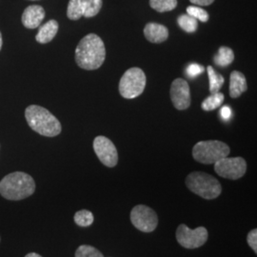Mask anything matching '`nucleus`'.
Returning <instances> with one entry per match:
<instances>
[{
  "instance_id": "obj_1",
  "label": "nucleus",
  "mask_w": 257,
  "mask_h": 257,
  "mask_svg": "<svg viewBox=\"0 0 257 257\" xmlns=\"http://www.w3.org/2000/svg\"><path fill=\"white\" fill-rule=\"evenodd\" d=\"M106 58V48L101 38L95 34L83 37L75 49V62L87 71L97 70Z\"/></svg>"
},
{
  "instance_id": "obj_2",
  "label": "nucleus",
  "mask_w": 257,
  "mask_h": 257,
  "mask_svg": "<svg viewBox=\"0 0 257 257\" xmlns=\"http://www.w3.org/2000/svg\"><path fill=\"white\" fill-rule=\"evenodd\" d=\"M36 191V183L31 175L23 172H15L6 175L0 181V194L8 200L25 199Z\"/></svg>"
},
{
  "instance_id": "obj_3",
  "label": "nucleus",
  "mask_w": 257,
  "mask_h": 257,
  "mask_svg": "<svg viewBox=\"0 0 257 257\" xmlns=\"http://www.w3.org/2000/svg\"><path fill=\"white\" fill-rule=\"evenodd\" d=\"M25 117L28 125L40 136L55 138L61 133L62 127L59 120L41 106H29L25 110Z\"/></svg>"
},
{
  "instance_id": "obj_4",
  "label": "nucleus",
  "mask_w": 257,
  "mask_h": 257,
  "mask_svg": "<svg viewBox=\"0 0 257 257\" xmlns=\"http://www.w3.org/2000/svg\"><path fill=\"white\" fill-rule=\"evenodd\" d=\"M186 185L192 193L207 200L217 198L222 193L220 182L212 175L193 172L187 176Z\"/></svg>"
},
{
  "instance_id": "obj_5",
  "label": "nucleus",
  "mask_w": 257,
  "mask_h": 257,
  "mask_svg": "<svg viewBox=\"0 0 257 257\" xmlns=\"http://www.w3.org/2000/svg\"><path fill=\"white\" fill-rule=\"evenodd\" d=\"M230 149L226 143L218 140L200 141L193 148V157L202 164H214L230 155Z\"/></svg>"
},
{
  "instance_id": "obj_6",
  "label": "nucleus",
  "mask_w": 257,
  "mask_h": 257,
  "mask_svg": "<svg viewBox=\"0 0 257 257\" xmlns=\"http://www.w3.org/2000/svg\"><path fill=\"white\" fill-rule=\"evenodd\" d=\"M146 74L138 67L128 69L119 81V92L122 97L133 99L142 94L146 87Z\"/></svg>"
},
{
  "instance_id": "obj_7",
  "label": "nucleus",
  "mask_w": 257,
  "mask_h": 257,
  "mask_svg": "<svg viewBox=\"0 0 257 257\" xmlns=\"http://www.w3.org/2000/svg\"><path fill=\"white\" fill-rule=\"evenodd\" d=\"M175 237L179 245L188 249L200 248L209 238V232L205 227H198L194 230L187 225L180 224L177 227Z\"/></svg>"
},
{
  "instance_id": "obj_8",
  "label": "nucleus",
  "mask_w": 257,
  "mask_h": 257,
  "mask_svg": "<svg viewBox=\"0 0 257 257\" xmlns=\"http://www.w3.org/2000/svg\"><path fill=\"white\" fill-rule=\"evenodd\" d=\"M217 175L230 180H237L246 174L247 162L243 157H224L214 163Z\"/></svg>"
},
{
  "instance_id": "obj_9",
  "label": "nucleus",
  "mask_w": 257,
  "mask_h": 257,
  "mask_svg": "<svg viewBox=\"0 0 257 257\" xmlns=\"http://www.w3.org/2000/svg\"><path fill=\"white\" fill-rule=\"evenodd\" d=\"M133 225L143 232H152L158 225V216L155 210L146 205H138L131 211Z\"/></svg>"
},
{
  "instance_id": "obj_10",
  "label": "nucleus",
  "mask_w": 257,
  "mask_h": 257,
  "mask_svg": "<svg viewBox=\"0 0 257 257\" xmlns=\"http://www.w3.org/2000/svg\"><path fill=\"white\" fill-rule=\"evenodd\" d=\"M93 151L103 165L113 168L117 165L118 154L116 147L109 138L103 136L96 137L93 140Z\"/></svg>"
},
{
  "instance_id": "obj_11",
  "label": "nucleus",
  "mask_w": 257,
  "mask_h": 257,
  "mask_svg": "<svg viewBox=\"0 0 257 257\" xmlns=\"http://www.w3.org/2000/svg\"><path fill=\"white\" fill-rule=\"evenodd\" d=\"M171 99L175 109L186 110L191 105V92L190 86L182 78L175 79L171 86Z\"/></svg>"
},
{
  "instance_id": "obj_12",
  "label": "nucleus",
  "mask_w": 257,
  "mask_h": 257,
  "mask_svg": "<svg viewBox=\"0 0 257 257\" xmlns=\"http://www.w3.org/2000/svg\"><path fill=\"white\" fill-rule=\"evenodd\" d=\"M45 18V10L39 5H32L27 7L22 15V24L27 29L39 27Z\"/></svg>"
},
{
  "instance_id": "obj_13",
  "label": "nucleus",
  "mask_w": 257,
  "mask_h": 257,
  "mask_svg": "<svg viewBox=\"0 0 257 257\" xmlns=\"http://www.w3.org/2000/svg\"><path fill=\"white\" fill-rule=\"evenodd\" d=\"M144 36L152 43H162L169 37V30L158 23H148L144 28Z\"/></svg>"
},
{
  "instance_id": "obj_14",
  "label": "nucleus",
  "mask_w": 257,
  "mask_h": 257,
  "mask_svg": "<svg viewBox=\"0 0 257 257\" xmlns=\"http://www.w3.org/2000/svg\"><path fill=\"white\" fill-rule=\"evenodd\" d=\"M248 89L245 75L238 71H233L230 76V95L232 98H237Z\"/></svg>"
},
{
  "instance_id": "obj_15",
  "label": "nucleus",
  "mask_w": 257,
  "mask_h": 257,
  "mask_svg": "<svg viewBox=\"0 0 257 257\" xmlns=\"http://www.w3.org/2000/svg\"><path fill=\"white\" fill-rule=\"evenodd\" d=\"M58 22L56 20H50L44 25H42L39 28L38 33H37V42L41 44H46L51 42L55 38L57 32H58Z\"/></svg>"
},
{
  "instance_id": "obj_16",
  "label": "nucleus",
  "mask_w": 257,
  "mask_h": 257,
  "mask_svg": "<svg viewBox=\"0 0 257 257\" xmlns=\"http://www.w3.org/2000/svg\"><path fill=\"white\" fill-rule=\"evenodd\" d=\"M234 60V54L229 47H220L218 54L214 56V63L220 67H226L231 64Z\"/></svg>"
},
{
  "instance_id": "obj_17",
  "label": "nucleus",
  "mask_w": 257,
  "mask_h": 257,
  "mask_svg": "<svg viewBox=\"0 0 257 257\" xmlns=\"http://www.w3.org/2000/svg\"><path fill=\"white\" fill-rule=\"evenodd\" d=\"M84 15V0H70L67 9V17L71 20H78Z\"/></svg>"
},
{
  "instance_id": "obj_18",
  "label": "nucleus",
  "mask_w": 257,
  "mask_h": 257,
  "mask_svg": "<svg viewBox=\"0 0 257 257\" xmlns=\"http://www.w3.org/2000/svg\"><path fill=\"white\" fill-rule=\"evenodd\" d=\"M207 72H208V76L210 80V92L211 93L219 92L223 84L225 82L223 75L216 73L211 66H209L207 68Z\"/></svg>"
},
{
  "instance_id": "obj_19",
  "label": "nucleus",
  "mask_w": 257,
  "mask_h": 257,
  "mask_svg": "<svg viewBox=\"0 0 257 257\" xmlns=\"http://www.w3.org/2000/svg\"><path fill=\"white\" fill-rule=\"evenodd\" d=\"M225 99V96L223 93L221 92H215V93H211L209 97H207L204 101L202 102V109L207 111L210 110H215L218 107H220L222 103Z\"/></svg>"
},
{
  "instance_id": "obj_20",
  "label": "nucleus",
  "mask_w": 257,
  "mask_h": 257,
  "mask_svg": "<svg viewBox=\"0 0 257 257\" xmlns=\"http://www.w3.org/2000/svg\"><path fill=\"white\" fill-rule=\"evenodd\" d=\"M102 8V0H84V15L86 19L95 17Z\"/></svg>"
},
{
  "instance_id": "obj_21",
  "label": "nucleus",
  "mask_w": 257,
  "mask_h": 257,
  "mask_svg": "<svg viewBox=\"0 0 257 257\" xmlns=\"http://www.w3.org/2000/svg\"><path fill=\"white\" fill-rule=\"evenodd\" d=\"M177 22H178V25L180 26V28L186 33H189V34H193L198 28L197 20L193 19L189 15L180 16L177 19Z\"/></svg>"
},
{
  "instance_id": "obj_22",
  "label": "nucleus",
  "mask_w": 257,
  "mask_h": 257,
  "mask_svg": "<svg viewBox=\"0 0 257 257\" xmlns=\"http://www.w3.org/2000/svg\"><path fill=\"white\" fill-rule=\"evenodd\" d=\"M150 5L156 12L165 13L176 8L177 0H150Z\"/></svg>"
},
{
  "instance_id": "obj_23",
  "label": "nucleus",
  "mask_w": 257,
  "mask_h": 257,
  "mask_svg": "<svg viewBox=\"0 0 257 257\" xmlns=\"http://www.w3.org/2000/svg\"><path fill=\"white\" fill-rule=\"evenodd\" d=\"M74 219L75 224L78 225L79 227H89L93 223L94 217L92 211L81 210L75 212Z\"/></svg>"
},
{
  "instance_id": "obj_24",
  "label": "nucleus",
  "mask_w": 257,
  "mask_h": 257,
  "mask_svg": "<svg viewBox=\"0 0 257 257\" xmlns=\"http://www.w3.org/2000/svg\"><path fill=\"white\" fill-rule=\"evenodd\" d=\"M75 257H104L101 251L90 245H81L75 251Z\"/></svg>"
},
{
  "instance_id": "obj_25",
  "label": "nucleus",
  "mask_w": 257,
  "mask_h": 257,
  "mask_svg": "<svg viewBox=\"0 0 257 257\" xmlns=\"http://www.w3.org/2000/svg\"><path fill=\"white\" fill-rule=\"evenodd\" d=\"M187 14L196 20L207 22L209 20V14L199 6H190L187 8Z\"/></svg>"
},
{
  "instance_id": "obj_26",
  "label": "nucleus",
  "mask_w": 257,
  "mask_h": 257,
  "mask_svg": "<svg viewBox=\"0 0 257 257\" xmlns=\"http://www.w3.org/2000/svg\"><path fill=\"white\" fill-rule=\"evenodd\" d=\"M204 70H205V69H204V67H203L202 65L193 63V64H190L187 67V69H186V74H187V75H188L189 77L194 78V77H196V76H198V75H200V74H202L203 72H204Z\"/></svg>"
},
{
  "instance_id": "obj_27",
  "label": "nucleus",
  "mask_w": 257,
  "mask_h": 257,
  "mask_svg": "<svg viewBox=\"0 0 257 257\" xmlns=\"http://www.w3.org/2000/svg\"><path fill=\"white\" fill-rule=\"evenodd\" d=\"M247 242L251 249H253L254 253H257V229H253L248 232Z\"/></svg>"
},
{
  "instance_id": "obj_28",
  "label": "nucleus",
  "mask_w": 257,
  "mask_h": 257,
  "mask_svg": "<svg viewBox=\"0 0 257 257\" xmlns=\"http://www.w3.org/2000/svg\"><path fill=\"white\" fill-rule=\"evenodd\" d=\"M231 109H230L229 106H224L222 109H221V116L222 118L225 120H229L231 117Z\"/></svg>"
},
{
  "instance_id": "obj_29",
  "label": "nucleus",
  "mask_w": 257,
  "mask_h": 257,
  "mask_svg": "<svg viewBox=\"0 0 257 257\" xmlns=\"http://www.w3.org/2000/svg\"><path fill=\"white\" fill-rule=\"evenodd\" d=\"M190 1L191 3L200 7V6H209L211 3H213L214 0H190Z\"/></svg>"
},
{
  "instance_id": "obj_30",
  "label": "nucleus",
  "mask_w": 257,
  "mask_h": 257,
  "mask_svg": "<svg viewBox=\"0 0 257 257\" xmlns=\"http://www.w3.org/2000/svg\"><path fill=\"white\" fill-rule=\"evenodd\" d=\"M25 257H42L41 255H39L38 253H36V252H30V253H28L27 255H25Z\"/></svg>"
},
{
  "instance_id": "obj_31",
  "label": "nucleus",
  "mask_w": 257,
  "mask_h": 257,
  "mask_svg": "<svg viewBox=\"0 0 257 257\" xmlns=\"http://www.w3.org/2000/svg\"><path fill=\"white\" fill-rule=\"evenodd\" d=\"M2 35H1V32H0V51H1V48H2Z\"/></svg>"
}]
</instances>
